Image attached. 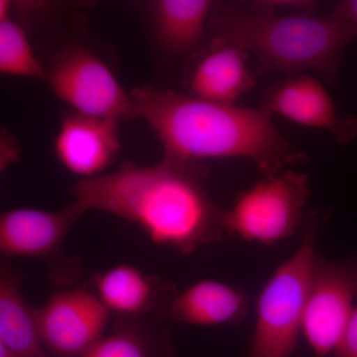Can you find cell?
Listing matches in <instances>:
<instances>
[{
    "label": "cell",
    "mask_w": 357,
    "mask_h": 357,
    "mask_svg": "<svg viewBox=\"0 0 357 357\" xmlns=\"http://www.w3.org/2000/svg\"><path fill=\"white\" fill-rule=\"evenodd\" d=\"M96 296L112 314L135 319L158 307H169L177 291L172 284L143 272L131 264L115 265L93 276Z\"/></svg>",
    "instance_id": "5bb4252c"
},
{
    "label": "cell",
    "mask_w": 357,
    "mask_h": 357,
    "mask_svg": "<svg viewBox=\"0 0 357 357\" xmlns=\"http://www.w3.org/2000/svg\"><path fill=\"white\" fill-rule=\"evenodd\" d=\"M0 73L46 81V70L35 55L24 26L13 17L0 21Z\"/></svg>",
    "instance_id": "e0dca14e"
},
{
    "label": "cell",
    "mask_w": 357,
    "mask_h": 357,
    "mask_svg": "<svg viewBox=\"0 0 357 357\" xmlns=\"http://www.w3.org/2000/svg\"><path fill=\"white\" fill-rule=\"evenodd\" d=\"M249 53L237 45L211 36L195 57L185 77V93L206 102L236 105L255 86Z\"/></svg>",
    "instance_id": "7c38bea8"
},
{
    "label": "cell",
    "mask_w": 357,
    "mask_h": 357,
    "mask_svg": "<svg viewBox=\"0 0 357 357\" xmlns=\"http://www.w3.org/2000/svg\"><path fill=\"white\" fill-rule=\"evenodd\" d=\"M331 11L357 30V0H342Z\"/></svg>",
    "instance_id": "44dd1931"
},
{
    "label": "cell",
    "mask_w": 357,
    "mask_h": 357,
    "mask_svg": "<svg viewBox=\"0 0 357 357\" xmlns=\"http://www.w3.org/2000/svg\"><path fill=\"white\" fill-rule=\"evenodd\" d=\"M249 309L250 300L243 289L225 282L204 279L176 294L167 312L177 323L220 326L243 323Z\"/></svg>",
    "instance_id": "9a60e30c"
},
{
    "label": "cell",
    "mask_w": 357,
    "mask_h": 357,
    "mask_svg": "<svg viewBox=\"0 0 357 357\" xmlns=\"http://www.w3.org/2000/svg\"><path fill=\"white\" fill-rule=\"evenodd\" d=\"M258 10L275 14L314 13L316 2L309 0H260L248 2Z\"/></svg>",
    "instance_id": "d6986e66"
},
{
    "label": "cell",
    "mask_w": 357,
    "mask_h": 357,
    "mask_svg": "<svg viewBox=\"0 0 357 357\" xmlns=\"http://www.w3.org/2000/svg\"><path fill=\"white\" fill-rule=\"evenodd\" d=\"M134 119L161 141L165 156L201 163L204 160L246 159L265 176L302 163L307 154L294 146L263 107L206 102L152 86L130 91Z\"/></svg>",
    "instance_id": "7a4b0ae2"
},
{
    "label": "cell",
    "mask_w": 357,
    "mask_h": 357,
    "mask_svg": "<svg viewBox=\"0 0 357 357\" xmlns=\"http://www.w3.org/2000/svg\"><path fill=\"white\" fill-rule=\"evenodd\" d=\"M0 357H16V356L6 345L0 344Z\"/></svg>",
    "instance_id": "7402d4cb"
},
{
    "label": "cell",
    "mask_w": 357,
    "mask_h": 357,
    "mask_svg": "<svg viewBox=\"0 0 357 357\" xmlns=\"http://www.w3.org/2000/svg\"><path fill=\"white\" fill-rule=\"evenodd\" d=\"M45 347L52 357H82L105 335L110 312L95 292L67 288L35 309Z\"/></svg>",
    "instance_id": "9c48e42d"
},
{
    "label": "cell",
    "mask_w": 357,
    "mask_h": 357,
    "mask_svg": "<svg viewBox=\"0 0 357 357\" xmlns=\"http://www.w3.org/2000/svg\"><path fill=\"white\" fill-rule=\"evenodd\" d=\"M311 196L309 178L287 170L265 176L222 211L225 234L246 243L273 245L302 229Z\"/></svg>",
    "instance_id": "5b68a950"
},
{
    "label": "cell",
    "mask_w": 357,
    "mask_h": 357,
    "mask_svg": "<svg viewBox=\"0 0 357 357\" xmlns=\"http://www.w3.org/2000/svg\"><path fill=\"white\" fill-rule=\"evenodd\" d=\"M333 357H357V305Z\"/></svg>",
    "instance_id": "ffe728a7"
},
{
    "label": "cell",
    "mask_w": 357,
    "mask_h": 357,
    "mask_svg": "<svg viewBox=\"0 0 357 357\" xmlns=\"http://www.w3.org/2000/svg\"><path fill=\"white\" fill-rule=\"evenodd\" d=\"M119 121L68 110L54 139V153L82 180L98 177L121 150Z\"/></svg>",
    "instance_id": "8fae6325"
},
{
    "label": "cell",
    "mask_w": 357,
    "mask_h": 357,
    "mask_svg": "<svg viewBox=\"0 0 357 357\" xmlns=\"http://www.w3.org/2000/svg\"><path fill=\"white\" fill-rule=\"evenodd\" d=\"M84 211L77 202L59 211L13 208L0 217V252L3 258L27 257L42 260L49 268L51 281L67 287L81 278L83 267L66 253L64 243Z\"/></svg>",
    "instance_id": "8992f818"
},
{
    "label": "cell",
    "mask_w": 357,
    "mask_h": 357,
    "mask_svg": "<svg viewBox=\"0 0 357 357\" xmlns=\"http://www.w3.org/2000/svg\"><path fill=\"white\" fill-rule=\"evenodd\" d=\"M121 321L115 332L105 335L82 357H172L170 340L154 344L143 328Z\"/></svg>",
    "instance_id": "ac0fdd59"
},
{
    "label": "cell",
    "mask_w": 357,
    "mask_h": 357,
    "mask_svg": "<svg viewBox=\"0 0 357 357\" xmlns=\"http://www.w3.org/2000/svg\"><path fill=\"white\" fill-rule=\"evenodd\" d=\"M46 83L74 112L103 119H133L126 93L107 63L84 44H70L54 54Z\"/></svg>",
    "instance_id": "52a82bcc"
},
{
    "label": "cell",
    "mask_w": 357,
    "mask_h": 357,
    "mask_svg": "<svg viewBox=\"0 0 357 357\" xmlns=\"http://www.w3.org/2000/svg\"><path fill=\"white\" fill-rule=\"evenodd\" d=\"M356 305L357 253L338 261L317 253L302 324V335L317 356H332Z\"/></svg>",
    "instance_id": "ba28073f"
},
{
    "label": "cell",
    "mask_w": 357,
    "mask_h": 357,
    "mask_svg": "<svg viewBox=\"0 0 357 357\" xmlns=\"http://www.w3.org/2000/svg\"><path fill=\"white\" fill-rule=\"evenodd\" d=\"M0 344L16 357H52L45 347L36 311L21 290V276L9 259L0 268Z\"/></svg>",
    "instance_id": "2e32d148"
},
{
    "label": "cell",
    "mask_w": 357,
    "mask_h": 357,
    "mask_svg": "<svg viewBox=\"0 0 357 357\" xmlns=\"http://www.w3.org/2000/svg\"><path fill=\"white\" fill-rule=\"evenodd\" d=\"M208 32L255 56L261 74L291 77L309 70L328 84L337 79L345 49L357 40L356 28L332 11L275 14L248 2H215Z\"/></svg>",
    "instance_id": "3957f363"
},
{
    "label": "cell",
    "mask_w": 357,
    "mask_h": 357,
    "mask_svg": "<svg viewBox=\"0 0 357 357\" xmlns=\"http://www.w3.org/2000/svg\"><path fill=\"white\" fill-rule=\"evenodd\" d=\"M262 107L297 126L326 131L337 144L357 137V117L338 114L325 84L307 74L287 77L267 93Z\"/></svg>",
    "instance_id": "30bf717a"
},
{
    "label": "cell",
    "mask_w": 357,
    "mask_h": 357,
    "mask_svg": "<svg viewBox=\"0 0 357 357\" xmlns=\"http://www.w3.org/2000/svg\"><path fill=\"white\" fill-rule=\"evenodd\" d=\"M199 163L164 156L158 164L126 162L114 173L79 181L75 201L135 223L157 245L190 255L227 236L222 211L204 185Z\"/></svg>",
    "instance_id": "6da1fadb"
},
{
    "label": "cell",
    "mask_w": 357,
    "mask_h": 357,
    "mask_svg": "<svg viewBox=\"0 0 357 357\" xmlns=\"http://www.w3.org/2000/svg\"><path fill=\"white\" fill-rule=\"evenodd\" d=\"M215 2L210 0H155L147 2L150 38L164 60H191L204 48Z\"/></svg>",
    "instance_id": "4fadbf2b"
},
{
    "label": "cell",
    "mask_w": 357,
    "mask_h": 357,
    "mask_svg": "<svg viewBox=\"0 0 357 357\" xmlns=\"http://www.w3.org/2000/svg\"><path fill=\"white\" fill-rule=\"evenodd\" d=\"M326 215L307 213L301 229L299 248L270 277L256 304L255 333L249 357H291L306 306L317 241Z\"/></svg>",
    "instance_id": "277c9868"
}]
</instances>
